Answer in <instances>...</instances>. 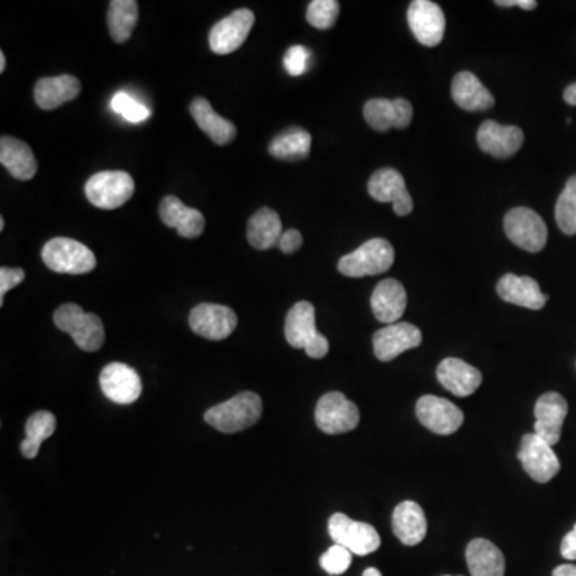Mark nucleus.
Wrapping results in <instances>:
<instances>
[{
	"mask_svg": "<svg viewBox=\"0 0 576 576\" xmlns=\"http://www.w3.org/2000/svg\"><path fill=\"white\" fill-rule=\"evenodd\" d=\"M263 413V400L256 392H240L223 404L208 408L204 418L212 428L224 434L244 431L258 423Z\"/></svg>",
	"mask_w": 576,
	"mask_h": 576,
	"instance_id": "obj_1",
	"label": "nucleus"
},
{
	"mask_svg": "<svg viewBox=\"0 0 576 576\" xmlns=\"http://www.w3.org/2000/svg\"><path fill=\"white\" fill-rule=\"evenodd\" d=\"M285 340L292 348L304 349L312 359L327 356L330 344L316 327V309L309 301H298L285 319Z\"/></svg>",
	"mask_w": 576,
	"mask_h": 576,
	"instance_id": "obj_2",
	"label": "nucleus"
},
{
	"mask_svg": "<svg viewBox=\"0 0 576 576\" xmlns=\"http://www.w3.org/2000/svg\"><path fill=\"white\" fill-rule=\"evenodd\" d=\"M53 322L61 332L68 333L85 352H95L104 343V327L100 317L74 303L63 304L53 314Z\"/></svg>",
	"mask_w": 576,
	"mask_h": 576,
	"instance_id": "obj_3",
	"label": "nucleus"
},
{
	"mask_svg": "<svg viewBox=\"0 0 576 576\" xmlns=\"http://www.w3.org/2000/svg\"><path fill=\"white\" fill-rule=\"evenodd\" d=\"M396 253L388 240L372 239L338 261V271L346 277H365L383 274L391 268Z\"/></svg>",
	"mask_w": 576,
	"mask_h": 576,
	"instance_id": "obj_4",
	"label": "nucleus"
},
{
	"mask_svg": "<svg viewBox=\"0 0 576 576\" xmlns=\"http://www.w3.org/2000/svg\"><path fill=\"white\" fill-rule=\"evenodd\" d=\"M42 260L47 268L58 274H87L96 266V258L90 248L68 237H55L42 248Z\"/></svg>",
	"mask_w": 576,
	"mask_h": 576,
	"instance_id": "obj_5",
	"label": "nucleus"
},
{
	"mask_svg": "<svg viewBox=\"0 0 576 576\" xmlns=\"http://www.w3.org/2000/svg\"><path fill=\"white\" fill-rule=\"evenodd\" d=\"M135 181L127 172L111 170L93 175L85 184V196L101 210H114L132 199Z\"/></svg>",
	"mask_w": 576,
	"mask_h": 576,
	"instance_id": "obj_6",
	"label": "nucleus"
},
{
	"mask_svg": "<svg viewBox=\"0 0 576 576\" xmlns=\"http://www.w3.org/2000/svg\"><path fill=\"white\" fill-rule=\"evenodd\" d=\"M328 533L335 544H340L356 556H368L381 546L380 535L373 525L352 520L343 512H336L330 517Z\"/></svg>",
	"mask_w": 576,
	"mask_h": 576,
	"instance_id": "obj_7",
	"label": "nucleus"
},
{
	"mask_svg": "<svg viewBox=\"0 0 576 576\" xmlns=\"http://www.w3.org/2000/svg\"><path fill=\"white\" fill-rule=\"evenodd\" d=\"M504 232L512 244L530 253L541 252L548 242L546 223L532 208H512L504 216Z\"/></svg>",
	"mask_w": 576,
	"mask_h": 576,
	"instance_id": "obj_8",
	"label": "nucleus"
},
{
	"mask_svg": "<svg viewBox=\"0 0 576 576\" xmlns=\"http://www.w3.org/2000/svg\"><path fill=\"white\" fill-rule=\"evenodd\" d=\"M360 413L357 405L343 392H327L320 397L316 407V423L325 434H344L359 426Z\"/></svg>",
	"mask_w": 576,
	"mask_h": 576,
	"instance_id": "obj_9",
	"label": "nucleus"
},
{
	"mask_svg": "<svg viewBox=\"0 0 576 576\" xmlns=\"http://www.w3.org/2000/svg\"><path fill=\"white\" fill-rule=\"evenodd\" d=\"M237 322L236 312L221 304L202 303L189 314L192 332L210 341L228 338L236 330Z\"/></svg>",
	"mask_w": 576,
	"mask_h": 576,
	"instance_id": "obj_10",
	"label": "nucleus"
},
{
	"mask_svg": "<svg viewBox=\"0 0 576 576\" xmlns=\"http://www.w3.org/2000/svg\"><path fill=\"white\" fill-rule=\"evenodd\" d=\"M519 460L528 476L538 484H546L560 471L559 458L551 445L536 434H525L520 442Z\"/></svg>",
	"mask_w": 576,
	"mask_h": 576,
	"instance_id": "obj_11",
	"label": "nucleus"
},
{
	"mask_svg": "<svg viewBox=\"0 0 576 576\" xmlns=\"http://www.w3.org/2000/svg\"><path fill=\"white\" fill-rule=\"evenodd\" d=\"M253 24H255V13L248 8H240L218 21L208 36L212 52L216 55H229V53L236 52L252 31Z\"/></svg>",
	"mask_w": 576,
	"mask_h": 576,
	"instance_id": "obj_12",
	"label": "nucleus"
},
{
	"mask_svg": "<svg viewBox=\"0 0 576 576\" xmlns=\"http://www.w3.org/2000/svg\"><path fill=\"white\" fill-rule=\"evenodd\" d=\"M413 36L424 47H437L445 34V15L431 0H413L407 13Z\"/></svg>",
	"mask_w": 576,
	"mask_h": 576,
	"instance_id": "obj_13",
	"label": "nucleus"
},
{
	"mask_svg": "<svg viewBox=\"0 0 576 576\" xmlns=\"http://www.w3.org/2000/svg\"><path fill=\"white\" fill-rule=\"evenodd\" d=\"M416 416L424 428L439 436H450L463 424L464 415L460 408L444 397L423 396L416 402Z\"/></svg>",
	"mask_w": 576,
	"mask_h": 576,
	"instance_id": "obj_14",
	"label": "nucleus"
},
{
	"mask_svg": "<svg viewBox=\"0 0 576 576\" xmlns=\"http://www.w3.org/2000/svg\"><path fill=\"white\" fill-rule=\"evenodd\" d=\"M100 386L104 396L119 405L133 404L143 391L140 375L132 367L120 362H112L103 368Z\"/></svg>",
	"mask_w": 576,
	"mask_h": 576,
	"instance_id": "obj_15",
	"label": "nucleus"
},
{
	"mask_svg": "<svg viewBox=\"0 0 576 576\" xmlns=\"http://www.w3.org/2000/svg\"><path fill=\"white\" fill-rule=\"evenodd\" d=\"M368 194L376 202H391L396 215L405 216L412 213L413 200L407 191L404 176L392 168H381L373 173L368 181Z\"/></svg>",
	"mask_w": 576,
	"mask_h": 576,
	"instance_id": "obj_16",
	"label": "nucleus"
},
{
	"mask_svg": "<svg viewBox=\"0 0 576 576\" xmlns=\"http://www.w3.org/2000/svg\"><path fill=\"white\" fill-rule=\"evenodd\" d=\"M423 340L420 328L407 322H397L381 328L373 335V351L376 359L389 362L408 349L418 348Z\"/></svg>",
	"mask_w": 576,
	"mask_h": 576,
	"instance_id": "obj_17",
	"label": "nucleus"
},
{
	"mask_svg": "<svg viewBox=\"0 0 576 576\" xmlns=\"http://www.w3.org/2000/svg\"><path fill=\"white\" fill-rule=\"evenodd\" d=\"M477 143L490 156L508 159L522 148L524 132L516 125H500L493 120H485L477 132Z\"/></svg>",
	"mask_w": 576,
	"mask_h": 576,
	"instance_id": "obj_18",
	"label": "nucleus"
},
{
	"mask_svg": "<svg viewBox=\"0 0 576 576\" xmlns=\"http://www.w3.org/2000/svg\"><path fill=\"white\" fill-rule=\"evenodd\" d=\"M568 404L557 392H546L535 405V431L549 445L559 444L562 437V426L567 418Z\"/></svg>",
	"mask_w": 576,
	"mask_h": 576,
	"instance_id": "obj_19",
	"label": "nucleus"
},
{
	"mask_svg": "<svg viewBox=\"0 0 576 576\" xmlns=\"http://www.w3.org/2000/svg\"><path fill=\"white\" fill-rule=\"evenodd\" d=\"M364 117L367 124L376 132H388L389 128H405L410 125L413 108L410 101L404 98L368 100L364 106Z\"/></svg>",
	"mask_w": 576,
	"mask_h": 576,
	"instance_id": "obj_20",
	"label": "nucleus"
},
{
	"mask_svg": "<svg viewBox=\"0 0 576 576\" xmlns=\"http://www.w3.org/2000/svg\"><path fill=\"white\" fill-rule=\"evenodd\" d=\"M437 380L456 397H468L482 384V373L464 360L447 357L437 367Z\"/></svg>",
	"mask_w": 576,
	"mask_h": 576,
	"instance_id": "obj_21",
	"label": "nucleus"
},
{
	"mask_svg": "<svg viewBox=\"0 0 576 576\" xmlns=\"http://www.w3.org/2000/svg\"><path fill=\"white\" fill-rule=\"evenodd\" d=\"M496 292L506 303L533 309V311L543 308L549 298L548 295L541 293L540 285L535 279L527 276H516V274H504L498 280Z\"/></svg>",
	"mask_w": 576,
	"mask_h": 576,
	"instance_id": "obj_22",
	"label": "nucleus"
},
{
	"mask_svg": "<svg viewBox=\"0 0 576 576\" xmlns=\"http://www.w3.org/2000/svg\"><path fill=\"white\" fill-rule=\"evenodd\" d=\"M373 316L383 324H397L407 309V292L396 279H384L372 293Z\"/></svg>",
	"mask_w": 576,
	"mask_h": 576,
	"instance_id": "obj_23",
	"label": "nucleus"
},
{
	"mask_svg": "<svg viewBox=\"0 0 576 576\" xmlns=\"http://www.w3.org/2000/svg\"><path fill=\"white\" fill-rule=\"evenodd\" d=\"M159 215L165 226L176 229L186 239H194L204 232V215L196 208L186 207L178 197H165L160 202Z\"/></svg>",
	"mask_w": 576,
	"mask_h": 576,
	"instance_id": "obj_24",
	"label": "nucleus"
},
{
	"mask_svg": "<svg viewBox=\"0 0 576 576\" xmlns=\"http://www.w3.org/2000/svg\"><path fill=\"white\" fill-rule=\"evenodd\" d=\"M392 530L405 546L420 544L428 532V522L420 504L415 501L397 504L392 514Z\"/></svg>",
	"mask_w": 576,
	"mask_h": 576,
	"instance_id": "obj_25",
	"label": "nucleus"
},
{
	"mask_svg": "<svg viewBox=\"0 0 576 576\" xmlns=\"http://www.w3.org/2000/svg\"><path fill=\"white\" fill-rule=\"evenodd\" d=\"M452 98L464 111H487L495 106V96L469 71L456 74L452 84Z\"/></svg>",
	"mask_w": 576,
	"mask_h": 576,
	"instance_id": "obj_26",
	"label": "nucleus"
},
{
	"mask_svg": "<svg viewBox=\"0 0 576 576\" xmlns=\"http://www.w3.org/2000/svg\"><path fill=\"white\" fill-rule=\"evenodd\" d=\"M80 93V82L74 76L44 77L37 80L34 98L44 111L60 108L61 104L76 100Z\"/></svg>",
	"mask_w": 576,
	"mask_h": 576,
	"instance_id": "obj_27",
	"label": "nucleus"
},
{
	"mask_svg": "<svg viewBox=\"0 0 576 576\" xmlns=\"http://www.w3.org/2000/svg\"><path fill=\"white\" fill-rule=\"evenodd\" d=\"M189 111L196 120L197 127L218 146L231 143L236 138L237 128L234 127L231 120L218 116L215 109L212 108V104L208 103L205 98L199 96L192 101Z\"/></svg>",
	"mask_w": 576,
	"mask_h": 576,
	"instance_id": "obj_28",
	"label": "nucleus"
},
{
	"mask_svg": "<svg viewBox=\"0 0 576 576\" xmlns=\"http://www.w3.org/2000/svg\"><path fill=\"white\" fill-rule=\"evenodd\" d=\"M0 162L16 180H32L37 173L34 152L24 141L12 136H2L0 140Z\"/></svg>",
	"mask_w": 576,
	"mask_h": 576,
	"instance_id": "obj_29",
	"label": "nucleus"
},
{
	"mask_svg": "<svg viewBox=\"0 0 576 576\" xmlns=\"http://www.w3.org/2000/svg\"><path fill=\"white\" fill-rule=\"evenodd\" d=\"M466 562L472 576H504L503 552L492 541L476 538L466 548Z\"/></svg>",
	"mask_w": 576,
	"mask_h": 576,
	"instance_id": "obj_30",
	"label": "nucleus"
},
{
	"mask_svg": "<svg viewBox=\"0 0 576 576\" xmlns=\"http://www.w3.org/2000/svg\"><path fill=\"white\" fill-rule=\"evenodd\" d=\"M282 234L280 216L271 208H260L248 221L247 239L256 250L276 247Z\"/></svg>",
	"mask_w": 576,
	"mask_h": 576,
	"instance_id": "obj_31",
	"label": "nucleus"
},
{
	"mask_svg": "<svg viewBox=\"0 0 576 576\" xmlns=\"http://www.w3.org/2000/svg\"><path fill=\"white\" fill-rule=\"evenodd\" d=\"M311 152V135L304 128L292 127L279 133L269 144V154L279 160L308 159Z\"/></svg>",
	"mask_w": 576,
	"mask_h": 576,
	"instance_id": "obj_32",
	"label": "nucleus"
},
{
	"mask_svg": "<svg viewBox=\"0 0 576 576\" xmlns=\"http://www.w3.org/2000/svg\"><path fill=\"white\" fill-rule=\"evenodd\" d=\"M138 23V2L135 0H112L108 10V28L117 44H124L132 36Z\"/></svg>",
	"mask_w": 576,
	"mask_h": 576,
	"instance_id": "obj_33",
	"label": "nucleus"
},
{
	"mask_svg": "<svg viewBox=\"0 0 576 576\" xmlns=\"http://www.w3.org/2000/svg\"><path fill=\"white\" fill-rule=\"evenodd\" d=\"M56 429V418L52 412L40 410L32 413L26 423V437L21 442V453L24 458L34 460L39 453L40 445L48 437L53 436Z\"/></svg>",
	"mask_w": 576,
	"mask_h": 576,
	"instance_id": "obj_34",
	"label": "nucleus"
},
{
	"mask_svg": "<svg viewBox=\"0 0 576 576\" xmlns=\"http://www.w3.org/2000/svg\"><path fill=\"white\" fill-rule=\"evenodd\" d=\"M556 221L567 236L576 234V175L565 184L556 204Z\"/></svg>",
	"mask_w": 576,
	"mask_h": 576,
	"instance_id": "obj_35",
	"label": "nucleus"
},
{
	"mask_svg": "<svg viewBox=\"0 0 576 576\" xmlns=\"http://www.w3.org/2000/svg\"><path fill=\"white\" fill-rule=\"evenodd\" d=\"M338 15H340V4L336 0H312L306 12V20L312 28L325 31V29L332 28Z\"/></svg>",
	"mask_w": 576,
	"mask_h": 576,
	"instance_id": "obj_36",
	"label": "nucleus"
},
{
	"mask_svg": "<svg viewBox=\"0 0 576 576\" xmlns=\"http://www.w3.org/2000/svg\"><path fill=\"white\" fill-rule=\"evenodd\" d=\"M111 108L120 114V116L127 119L132 124H140L143 120L149 119L151 116V109L146 108L140 101L128 95L125 92H119L114 95L111 101Z\"/></svg>",
	"mask_w": 576,
	"mask_h": 576,
	"instance_id": "obj_37",
	"label": "nucleus"
},
{
	"mask_svg": "<svg viewBox=\"0 0 576 576\" xmlns=\"http://www.w3.org/2000/svg\"><path fill=\"white\" fill-rule=\"evenodd\" d=\"M351 562L352 552L340 544H333L332 548H328L320 557V567L324 568V572L328 575L333 576L343 575L351 567Z\"/></svg>",
	"mask_w": 576,
	"mask_h": 576,
	"instance_id": "obj_38",
	"label": "nucleus"
},
{
	"mask_svg": "<svg viewBox=\"0 0 576 576\" xmlns=\"http://www.w3.org/2000/svg\"><path fill=\"white\" fill-rule=\"evenodd\" d=\"M311 52L303 45H293L285 53L284 66L290 76H301L308 71Z\"/></svg>",
	"mask_w": 576,
	"mask_h": 576,
	"instance_id": "obj_39",
	"label": "nucleus"
},
{
	"mask_svg": "<svg viewBox=\"0 0 576 576\" xmlns=\"http://www.w3.org/2000/svg\"><path fill=\"white\" fill-rule=\"evenodd\" d=\"M24 277H26V272L23 269L2 266V269H0V306L4 304L7 292H10L16 285H20Z\"/></svg>",
	"mask_w": 576,
	"mask_h": 576,
	"instance_id": "obj_40",
	"label": "nucleus"
},
{
	"mask_svg": "<svg viewBox=\"0 0 576 576\" xmlns=\"http://www.w3.org/2000/svg\"><path fill=\"white\" fill-rule=\"evenodd\" d=\"M301 245H303V236H301V232L296 231V229H288V231L282 234L279 240V248L285 255L295 253Z\"/></svg>",
	"mask_w": 576,
	"mask_h": 576,
	"instance_id": "obj_41",
	"label": "nucleus"
},
{
	"mask_svg": "<svg viewBox=\"0 0 576 576\" xmlns=\"http://www.w3.org/2000/svg\"><path fill=\"white\" fill-rule=\"evenodd\" d=\"M560 554L567 560H576V524L572 532L565 535L562 544H560Z\"/></svg>",
	"mask_w": 576,
	"mask_h": 576,
	"instance_id": "obj_42",
	"label": "nucleus"
},
{
	"mask_svg": "<svg viewBox=\"0 0 576 576\" xmlns=\"http://www.w3.org/2000/svg\"><path fill=\"white\" fill-rule=\"evenodd\" d=\"M495 4L498 7H520L524 10H535L538 5L535 0H496Z\"/></svg>",
	"mask_w": 576,
	"mask_h": 576,
	"instance_id": "obj_43",
	"label": "nucleus"
},
{
	"mask_svg": "<svg viewBox=\"0 0 576 576\" xmlns=\"http://www.w3.org/2000/svg\"><path fill=\"white\" fill-rule=\"evenodd\" d=\"M552 576H576V565L575 564L559 565V567L554 568Z\"/></svg>",
	"mask_w": 576,
	"mask_h": 576,
	"instance_id": "obj_44",
	"label": "nucleus"
},
{
	"mask_svg": "<svg viewBox=\"0 0 576 576\" xmlns=\"http://www.w3.org/2000/svg\"><path fill=\"white\" fill-rule=\"evenodd\" d=\"M564 100L565 103L570 104V106H576V82L565 88Z\"/></svg>",
	"mask_w": 576,
	"mask_h": 576,
	"instance_id": "obj_45",
	"label": "nucleus"
},
{
	"mask_svg": "<svg viewBox=\"0 0 576 576\" xmlns=\"http://www.w3.org/2000/svg\"><path fill=\"white\" fill-rule=\"evenodd\" d=\"M362 576H383L381 575L380 570H378V568H367V570H365L364 575Z\"/></svg>",
	"mask_w": 576,
	"mask_h": 576,
	"instance_id": "obj_46",
	"label": "nucleus"
},
{
	"mask_svg": "<svg viewBox=\"0 0 576 576\" xmlns=\"http://www.w3.org/2000/svg\"><path fill=\"white\" fill-rule=\"evenodd\" d=\"M5 66H7V58H5L4 52H0V72L5 71Z\"/></svg>",
	"mask_w": 576,
	"mask_h": 576,
	"instance_id": "obj_47",
	"label": "nucleus"
},
{
	"mask_svg": "<svg viewBox=\"0 0 576 576\" xmlns=\"http://www.w3.org/2000/svg\"><path fill=\"white\" fill-rule=\"evenodd\" d=\"M5 221L4 218H0V231H4Z\"/></svg>",
	"mask_w": 576,
	"mask_h": 576,
	"instance_id": "obj_48",
	"label": "nucleus"
}]
</instances>
